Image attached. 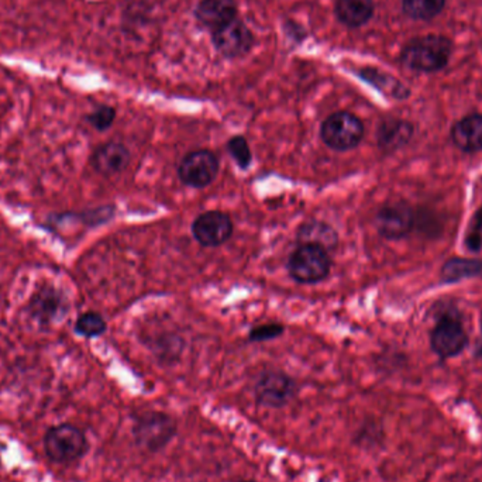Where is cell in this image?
<instances>
[{"label":"cell","instance_id":"obj_1","mask_svg":"<svg viewBox=\"0 0 482 482\" xmlns=\"http://www.w3.org/2000/svg\"><path fill=\"white\" fill-rule=\"evenodd\" d=\"M451 41L445 36L429 35L415 38L405 46L401 63L417 72H437L450 61Z\"/></svg>","mask_w":482,"mask_h":482},{"label":"cell","instance_id":"obj_2","mask_svg":"<svg viewBox=\"0 0 482 482\" xmlns=\"http://www.w3.org/2000/svg\"><path fill=\"white\" fill-rule=\"evenodd\" d=\"M44 451L53 463L69 466L87 455V436L74 425H56L44 436Z\"/></svg>","mask_w":482,"mask_h":482},{"label":"cell","instance_id":"obj_3","mask_svg":"<svg viewBox=\"0 0 482 482\" xmlns=\"http://www.w3.org/2000/svg\"><path fill=\"white\" fill-rule=\"evenodd\" d=\"M288 272L298 283H318L329 277L332 260L329 251L312 244H299L288 260Z\"/></svg>","mask_w":482,"mask_h":482},{"label":"cell","instance_id":"obj_4","mask_svg":"<svg viewBox=\"0 0 482 482\" xmlns=\"http://www.w3.org/2000/svg\"><path fill=\"white\" fill-rule=\"evenodd\" d=\"M177 424L169 415L162 412H146L133 425L134 440L138 447L157 453L174 439Z\"/></svg>","mask_w":482,"mask_h":482},{"label":"cell","instance_id":"obj_5","mask_svg":"<svg viewBox=\"0 0 482 482\" xmlns=\"http://www.w3.org/2000/svg\"><path fill=\"white\" fill-rule=\"evenodd\" d=\"M364 138V125L357 116L349 112H336L324 120L321 138L334 151L355 149Z\"/></svg>","mask_w":482,"mask_h":482},{"label":"cell","instance_id":"obj_6","mask_svg":"<svg viewBox=\"0 0 482 482\" xmlns=\"http://www.w3.org/2000/svg\"><path fill=\"white\" fill-rule=\"evenodd\" d=\"M219 169L220 165L215 153L210 149H197L182 159L178 174L188 187L202 190L216 179Z\"/></svg>","mask_w":482,"mask_h":482},{"label":"cell","instance_id":"obj_7","mask_svg":"<svg viewBox=\"0 0 482 482\" xmlns=\"http://www.w3.org/2000/svg\"><path fill=\"white\" fill-rule=\"evenodd\" d=\"M296 391L295 381L281 371H267L254 386L255 399L268 408H282L295 398Z\"/></svg>","mask_w":482,"mask_h":482},{"label":"cell","instance_id":"obj_8","mask_svg":"<svg viewBox=\"0 0 482 482\" xmlns=\"http://www.w3.org/2000/svg\"><path fill=\"white\" fill-rule=\"evenodd\" d=\"M414 224V210L405 202L388 203L375 216L376 231L386 240L404 239L411 233Z\"/></svg>","mask_w":482,"mask_h":482},{"label":"cell","instance_id":"obj_9","mask_svg":"<svg viewBox=\"0 0 482 482\" xmlns=\"http://www.w3.org/2000/svg\"><path fill=\"white\" fill-rule=\"evenodd\" d=\"M192 234L200 246H223L233 234V221L226 213L210 210L193 220Z\"/></svg>","mask_w":482,"mask_h":482},{"label":"cell","instance_id":"obj_10","mask_svg":"<svg viewBox=\"0 0 482 482\" xmlns=\"http://www.w3.org/2000/svg\"><path fill=\"white\" fill-rule=\"evenodd\" d=\"M430 344L433 352L446 360L461 354L468 344V337L460 322L451 316H445L433 329Z\"/></svg>","mask_w":482,"mask_h":482},{"label":"cell","instance_id":"obj_11","mask_svg":"<svg viewBox=\"0 0 482 482\" xmlns=\"http://www.w3.org/2000/svg\"><path fill=\"white\" fill-rule=\"evenodd\" d=\"M216 50L228 58H237L249 53L254 44V36L241 20L234 19L216 28L212 35Z\"/></svg>","mask_w":482,"mask_h":482},{"label":"cell","instance_id":"obj_12","mask_svg":"<svg viewBox=\"0 0 482 482\" xmlns=\"http://www.w3.org/2000/svg\"><path fill=\"white\" fill-rule=\"evenodd\" d=\"M128 162L130 151L128 147L116 141L103 144L92 156L94 169L102 175L120 174L128 169Z\"/></svg>","mask_w":482,"mask_h":482},{"label":"cell","instance_id":"obj_13","mask_svg":"<svg viewBox=\"0 0 482 482\" xmlns=\"http://www.w3.org/2000/svg\"><path fill=\"white\" fill-rule=\"evenodd\" d=\"M415 128L402 118H386L376 131V141L385 153H394L406 146L414 138Z\"/></svg>","mask_w":482,"mask_h":482},{"label":"cell","instance_id":"obj_14","mask_svg":"<svg viewBox=\"0 0 482 482\" xmlns=\"http://www.w3.org/2000/svg\"><path fill=\"white\" fill-rule=\"evenodd\" d=\"M195 16L200 25L215 32L216 28L236 19L237 5L234 0H200Z\"/></svg>","mask_w":482,"mask_h":482},{"label":"cell","instance_id":"obj_15","mask_svg":"<svg viewBox=\"0 0 482 482\" xmlns=\"http://www.w3.org/2000/svg\"><path fill=\"white\" fill-rule=\"evenodd\" d=\"M451 141L464 153H478L482 149V115L461 118L451 130Z\"/></svg>","mask_w":482,"mask_h":482},{"label":"cell","instance_id":"obj_16","mask_svg":"<svg viewBox=\"0 0 482 482\" xmlns=\"http://www.w3.org/2000/svg\"><path fill=\"white\" fill-rule=\"evenodd\" d=\"M299 244H312L332 251L339 244V234L330 224L321 220H308L296 233Z\"/></svg>","mask_w":482,"mask_h":482},{"label":"cell","instance_id":"obj_17","mask_svg":"<svg viewBox=\"0 0 482 482\" xmlns=\"http://www.w3.org/2000/svg\"><path fill=\"white\" fill-rule=\"evenodd\" d=\"M373 0H337L336 16L347 27H361L374 16Z\"/></svg>","mask_w":482,"mask_h":482},{"label":"cell","instance_id":"obj_18","mask_svg":"<svg viewBox=\"0 0 482 482\" xmlns=\"http://www.w3.org/2000/svg\"><path fill=\"white\" fill-rule=\"evenodd\" d=\"M361 78L367 81L368 84L375 87L376 89L381 90L386 97H394V99H406L409 97V89L405 87L398 79L394 78L391 75L385 72L378 71V69L367 68L360 72Z\"/></svg>","mask_w":482,"mask_h":482},{"label":"cell","instance_id":"obj_19","mask_svg":"<svg viewBox=\"0 0 482 482\" xmlns=\"http://www.w3.org/2000/svg\"><path fill=\"white\" fill-rule=\"evenodd\" d=\"M482 272V262L473 259L455 257L446 262L442 268V280L445 282H458L467 278L478 277Z\"/></svg>","mask_w":482,"mask_h":482},{"label":"cell","instance_id":"obj_20","mask_svg":"<svg viewBox=\"0 0 482 482\" xmlns=\"http://www.w3.org/2000/svg\"><path fill=\"white\" fill-rule=\"evenodd\" d=\"M446 0H402V10L414 20L435 19L445 9Z\"/></svg>","mask_w":482,"mask_h":482},{"label":"cell","instance_id":"obj_21","mask_svg":"<svg viewBox=\"0 0 482 482\" xmlns=\"http://www.w3.org/2000/svg\"><path fill=\"white\" fill-rule=\"evenodd\" d=\"M61 299L53 290H41L32 301V313L41 322H48L59 309Z\"/></svg>","mask_w":482,"mask_h":482},{"label":"cell","instance_id":"obj_22","mask_svg":"<svg viewBox=\"0 0 482 482\" xmlns=\"http://www.w3.org/2000/svg\"><path fill=\"white\" fill-rule=\"evenodd\" d=\"M107 322L97 312L81 314L75 323L77 333L84 337H97L107 332Z\"/></svg>","mask_w":482,"mask_h":482},{"label":"cell","instance_id":"obj_23","mask_svg":"<svg viewBox=\"0 0 482 482\" xmlns=\"http://www.w3.org/2000/svg\"><path fill=\"white\" fill-rule=\"evenodd\" d=\"M228 151L240 169H249L251 164L252 154L249 143L243 136H234L228 141Z\"/></svg>","mask_w":482,"mask_h":482},{"label":"cell","instance_id":"obj_24","mask_svg":"<svg viewBox=\"0 0 482 482\" xmlns=\"http://www.w3.org/2000/svg\"><path fill=\"white\" fill-rule=\"evenodd\" d=\"M87 118L92 128H95L99 131H105L113 125V122H115L116 110L115 108L103 105V107H99L97 110L90 113Z\"/></svg>","mask_w":482,"mask_h":482},{"label":"cell","instance_id":"obj_25","mask_svg":"<svg viewBox=\"0 0 482 482\" xmlns=\"http://www.w3.org/2000/svg\"><path fill=\"white\" fill-rule=\"evenodd\" d=\"M466 246L473 252L482 249V209L477 210L476 215L473 216L470 228L467 231Z\"/></svg>","mask_w":482,"mask_h":482},{"label":"cell","instance_id":"obj_26","mask_svg":"<svg viewBox=\"0 0 482 482\" xmlns=\"http://www.w3.org/2000/svg\"><path fill=\"white\" fill-rule=\"evenodd\" d=\"M283 332H285V329L280 323L260 324V326L251 329L249 340L254 343L268 342V340L277 339V337L282 336Z\"/></svg>","mask_w":482,"mask_h":482},{"label":"cell","instance_id":"obj_27","mask_svg":"<svg viewBox=\"0 0 482 482\" xmlns=\"http://www.w3.org/2000/svg\"><path fill=\"white\" fill-rule=\"evenodd\" d=\"M456 482H477V481H473V479L460 478L458 479V481H456Z\"/></svg>","mask_w":482,"mask_h":482},{"label":"cell","instance_id":"obj_28","mask_svg":"<svg viewBox=\"0 0 482 482\" xmlns=\"http://www.w3.org/2000/svg\"><path fill=\"white\" fill-rule=\"evenodd\" d=\"M241 482H255V481H251V479H249V481H241Z\"/></svg>","mask_w":482,"mask_h":482}]
</instances>
